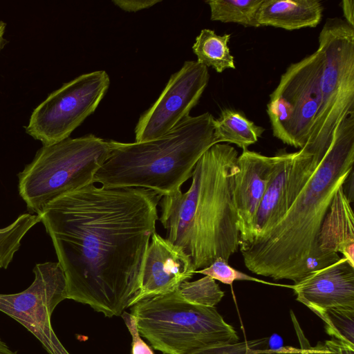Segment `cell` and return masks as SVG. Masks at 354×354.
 Here are the masks:
<instances>
[{
  "instance_id": "obj_1",
  "label": "cell",
  "mask_w": 354,
  "mask_h": 354,
  "mask_svg": "<svg viewBox=\"0 0 354 354\" xmlns=\"http://www.w3.org/2000/svg\"><path fill=\"white\" fill-rule=\"evenodd\" d=\"M162 196L141 187L91 184L39 216L64 272L66 297L105 317L133 306Z\"/></svg>"
},
{
  "instance_id": "obj_2",
  "label": "cell",
  "mask_w": 354,
  "mask_h": 354,
  "mask_svg": "<svg viewBox=\"0 0 354 354\" xmlns=\"http://www.w3.org/2000/svg\"><path fill=\"white\" fill-rule=\"evenodd\" d=\"M354 163V114L335 127L318 167L286 215L265 234L240 245L252 273L298 283L311 272L333 263L321 253L318 236L333 198Z\"/></svg>"
},
{
  "instance_id": "obj_3",
  "label": "cell",
  "mask_w": 354,
  "mask_h": 354,
  "mask_svg": "<svg viewBox=\"0 0 354 354\" xmlns=\"http://www.w3.org/2000/svg\"><path fill=\"white\" fill-rule=\"evenodd\" d=\"M238 152L227 144L209 147L196 162L189 189L162 196L160 221L166 238L181 248L196 270L240 247L234 180Z\"/></svg>"
},
{
  "instance_id": "obj_4",
  "label": "cell",
  "mask_w": 354,
  "mask_h": 354,
  "mask_svg": "<svg viewBox=\"0 0 354 354\" xmlns=\"http://www.w3.org/2000/svg\"><path fill=\"white\" fill-rule=\"evenodd\" d=\"M213 115H189L165 135L145 142L109 140L110 153L93 178L109 189L141 187L164 196L180 190L202 155L215 144Z\"/></svg>"
},
{
  "instance_id": "obj_5",
  "label": "cell",
  "mask_w": 354,
  "mask_h": 354,
  "mask_svg": "<svg viewBox=\"0 0 354 354\" xmlns=\"http://www.w3.org/2000/svg\"><path fill=\"white\" fill-rule=\"evenodd\" d=\"M131 314L140 335L164 354H189L239 342L215 307L190 304L177 290L139 301Z\"/></svg>"
},
{
  "instance_id": "obj_6",
  "label": "cell",
  "mask_w": 354,
  "mask_h": 354,
  "mask_svg": "<svg viewBox=\"0 0 354 354\" xmlns=\"http://www.w3.org/2000/svg\"><path fill=\"white\" fill-rule=\"evenodd\" d=\"M109 153V140L93 134L42 146L17 174L19 194L30 213L40 216L55 199L94 184Z\"/></svg>"
},
{
  "instance_id": "obj_7",
  "label": "cell",
  "mask_w": 354,
  "mask_h": 354,
  "mask_svg": "<svg viewBox=\"0 0 354 354\" xmlns=\"http://www.w3.org/2000/svg\"><path fill=\"white\" fill-rule=\"evenodd\" d=\"M318 50L324 59L321 102L303 148L324 158L335 127L354 114V28L340 18H328L319 35Z\"/></svg>"
},
{
  "instance_id": "obj_8",
  "label": "cell",
  "mask_w": 354,
  "mask_h": 354,
  "mask_svg": "<svg viewBox=\"0 0 354 354\" xmlns=\"http://www.w3.org/2000/svg\"><path fill=\"white\" fill-rule=\"evenodd\" d=\"M324 64L318 49L291 64L270 95L267 113L272 133L286 145L301 149L309 139L321 102Z\"/></svg>"
},
{
  "instance_id": "obj_9",
  "label": "cell",
  "mask_w": 354,
  "mask_h": 354,
  "mask_svg": "<svg viewBox=\"0 0 354 354\" xmlns=\"http://www.w3.org/2000/svg\"><path fill=\"white\" fill-rule=\"evenodd\" d=\"M110 85L105 71L77 76L50 93L32 112L26 132L43 146L69 138L97 108Z\"/></svg>"
},
{
  "instance_id": "obj_10",
  "label": "cell",
  "mask_w": 354,
  "mask_h": 354,
  "mask_svg": "<svg viewBox=\"0 0 354 354\" xmlns=\"http://www.w3.org/2000/svg\"><path fill=\"white\" fill-rule=\"evenodd\" d=\"M35 278L26 290L0 293V311L30 332L49 354H70L57 338L51 324L57 306L66 297L64 272L58 261L36 263Z\"/></svg>"
},
{
  "instance_id": "obj_11",
  "label": "cell",
  "mask_w": 354,
  "mask_h": 354,
  "mask_svg": "<svg viewBox=\"0 0 354 354\" xmlns=\"http://www.w3.org/2000/svg\"><path fill=\"white\" fill-rule=\"evenodd\" d=\"M209 79L207 67L197 61H185L173 73L156 101L140 117L135 142L158 138L189 115Z\"/></svg>"
},
{
  "instance_id": "obj_12",
  "label": "cell",
  "mask_w": 354,
  "mask_h": 354,
  "mask_svg": "<svg viewBox=\"0 0 354 354\" xmlns=\"http://www.w3.org/2000/svg\"><path fill=\"white\" fill-rule=\"evenodd\" d=\"M283 151L267 156L248 149L238 156L234 180V201L238 218L240 245L253 238V221L268 185Z\"/></svg>"
},
{
  "instance_id": "obj_13",
  "label": "cell",
  "mask_w": 354,
  "mask_h": 354,
  "mask_svg": "<svg viewBox=\"0 0 354 354\" xmlns=\"http://www.w3.org/2000/svg\"><path fill=\"white\" fill-rule=\"evenodd\" d=\"M288 288L293 290L298 301L319 317L331 309H354V267L341 257L311 272Z\"/></svg>"
},
{
  "instance_id": "obj_14",
  "label": "cell",
  "mask_w": 354,
  "mask_h": 354,
  "mask_svg": "<svg viewBox=\"0 0 354 354\" xmlns=\"http://www.w3.org/2000/svg\"><path fill=\"white\" fill-rule=\"evenodd\" d=\"M141 276L140 290L133 305L139 301L176 290L192 278L196 270L190 257L178 245L156 232L151 238Z\"/></svg>"
},
{
  "instance_id": "obj_15",
  "label": "cell",
  "mask_w": 354,
  "mask_h": 354,
  "mask_svg": "<svg viewBox=\"0 0 354 354\" xmlns=\"http://www.w3.org/2000/svg\"><path fill=\"white\" fill-rule=\"evenodd\" d=\"M343 186L335 193L318 236V245L323 256L334 262L341 257L354 267V216Z\"/></svg>"
},
{
  "instance_id": "obj_16",
  "label": "cell",
  "mask_w": 354,
  "mask_h": 354,
  "mask_svg": "<svg viewBox=\"0 0 354 354\" xmlns=\"http://www.w3.org/2000/svg\"><path fill=\"white\" fill-rule=\"evenodd\" d=\"M322 13L319 0H263L256 19L259 26L292 30L316 27Z\"/></svg>"
},
{
  "instance_id": "obj_17",
  "label": "cell",
  "mask_w": 354,
  "mask_h": 354,
  "mask_svg": "<svg viewBox=\"0 0 354 354\" xmlns=\"http://www.w3.org/2000/svg\"><path fill=\"white\" fill-rule=\"evenodd\" d=\"M295 154V152H283L282 158L256 212L253 221L252 240L270 230L282 219L289 209L286 181Z\"/></svg>"
},
{
  "instance_id": "obj_18",
  "label": "cell",
  "mask_w": 354,
  "mask_h": 354,
  "mask_svg": "<svg viewBox=\"0 0 354 354\" xmlns=\"http://www.w3.org/2000/svg\"><path fill=\"white\" fill-rule=\"evenodd\" d=\"M265 129L248 119L244 113L232 109H224L214 120L215 144L232 143L243 151L257 142Z\"/></svg>"
},
{
  "instance_id": "obj_19",
  "label": "cell",
  "mask_w": 354,
  "mask_h": 354,
  "mask_svg": "<svg viewBox=\"0 0 354 354\" xmlns=\"http://www.w3.org/2000/svg\"><path fill=\"white\" fill-rule=\"evenodd\" d=\"M230 36L227 33L218 35L213 30L203 29L192 46L197 62L219 73L225 69H234V57L228 46Z\"/></svg>"
},
{
  "instance_id": "obj_20",
  "label": "cell",
  "mask_w": 354,
  "mask_h": 354,
  "mask_svg": "<svg viewBox=\"0 0 354 354\" xmlns=\"http://www.w3.org/2000/svg\"><path fill=\"white\" fill-rule=\"evenodd\" d=\"M263 0H208L210 19L236 23L246 27H260L256 19Z\"/></svg>"
},
{
  "instance_id": "obj_21",
  "label": "cell",
  "mask_w": 354,
  "mask_h": 354,
  "mask_svg": "<svg viewBox=\"0 0 354 354\" xmlns=\"http://www.w3.org/2000/svg\"><path fill=\"white\" fill-rule=\"evenodd\" d=\"M39 222V216L24 213L10 224L0 228V270L8 268L20 248L24 237Z\"/></svg>"
},
{
  "instance_id": "obj_22",
  "label": "cell",
  "mask_w": 354,
  "mask_h": 354,
  "mask_svg": "<svg viewBox=\"0 0 354 354\" xmlns=\"http://www.w3.org/2000/svg\"><path fill=\"white\" fill-rule=\"evenodd\" d=\"M177 290L186 301L206 307H215L224 297L216 281L205 275L194 281L183 282Z\"/></svg>"
},
{
  "instance_id": "obj_23",
  "label": "cell",
  "mask_w": 354,
  "mask_h": 354,
  "mask_svg": "<svg viewBox=\"0 0 354 354\" xmlns=\"http://www.w3.org/2000/svg\"><path fill=\"white\" fill-rule=\"evenodd\" d=\"M319 318L333 338L354 345V309H331Z\"/></svg>"
},
{
  "instance_id": "obj_24",
  "label": "cell",
  "mask_w": 354,
  "mask_h": 354,
  "mask_svg": "<svg viewBox=\"0 0 354 354\" xmlns=\"http://www.w3.org/2000/svg\"><path fill=\"white\" fill-rule=\"evenodd\" d=\"M196 273H199L208 276L215 281L232 286L235 281H250L270 286L288 288L289 285L279 284L263 281L252 276L248 275L239 270H237L228 264V261L223 259L218 258L216 259L208 267L196 270Z\"/></svg>"
},
{
  "instance_id": "obj_25",
  "label": "cell",
  "mask_w": 354,
  "mask_h": 354,
  "mask_svg": "<svg viewBox=\"0 0 354 354\" xmlns=\"http://www.w3.org/2000/svg\"><path fill=\"white\" fill-rule=\"evenodd\" d=\"M262 340L238 342L226 346L200 350L189 354H273L275 350L256 348L261 344Z\"/></svg>"
},
{
  "instance_id": "obj_26",
  "label": "cell",
  "mask_w": 354,
  "mask_h": 354,
  "mask_svg": "<svg viewBox=\"0 0 354 354\" xmlns=\"http://www.w3.org/2000/svg\"><path fill=\"white\" fill-rule=\"evenodd\" d=\"M290 317L294 324L298 339L300 342V348L286 347L275 350L273 354H325L324 344L318 342L315 346H310L300 328L297 319L292 310H290Z\"/></svg>"
},
{
  "instance_id": "obj_27",
  "label": "cell",
  "mask_w": 354,
  "mask_h": 354,
  "mask_svg": "<svg viewBox=\"0 0 354 354\" xmlns=\"http://www.w3.org/2000/svg\"><path fill=\"white\" fill-rule=\"evenodd\" d=\"M121 316L132 337V354H153L151 348L140 337L135 317L125 311Z\"/></svg>"
},
{
  "instance_id": "obj_28",
  "label": "cell",
  "mask_w": 354,
  "mask_h": 354,
  "mask_svg": "<svg viewBox=\"0 0 354 354\" xmlns=\"http://www.w3.org/2000/svg\"><path fill=\"white\" fill-rule=\"evenodd\" d=\"M160 0H113L112 2L125 12H136L152 7Z\"/></svg>"
},
{
  "instance_id": "obj_29",
  "label": "cell",
  "mask_w": 354,
  "mask_h": 354,
  "mask_svg": "<svg viewBox=\"0 0 354 354\" xmlns=\"http://www.w3.org/2000/svg\"><path fill=\"white\" fill-rule=\"evenodd\" d=\"M325 354H354V345L332 338L325 341Z\"/></svg>"
},
{
  "instance_id": "obj_30",
  "label": "cell",
  "mask_w": 354,
  "mask_h": 354,
  "mask_svg": "<svg viewBox=\"0 0 354 354\" xmlns=\"http://www.w3.org/2000/svg\"><path fill=\"white\" fill-rule=\"evenodd\" d=\"M345 21L354 28V1L353 0H343L340 3Z\"/></svg>"
},
{
  "instance_id": "obj_31",
  "label": "cell",
  "mask_w": 354,
  "mask_h": 354,
  "mask_svg": "<svg viewBox=\"0 0 354 354\" xmlns=\"http://www.w3.org/2000/svg\"><path fill=\"white\" fill-rule=\"evenodd\" d=\"M6 24L5 22L0 21V49L3 44V36L6 30Z\"/></svg>"
}]
</instances>
